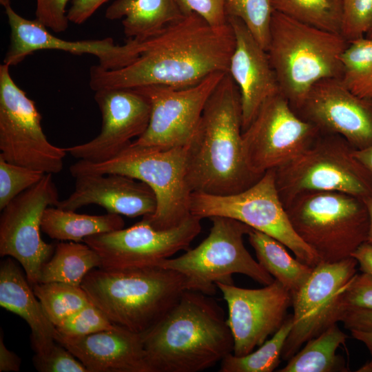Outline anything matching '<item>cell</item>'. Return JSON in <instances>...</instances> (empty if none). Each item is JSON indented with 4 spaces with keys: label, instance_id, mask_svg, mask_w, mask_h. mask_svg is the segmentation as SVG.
Returning a JSON list of instances; mask_svg holds the SVG:
<instances>
[{
    "label": "cell",
    "instance_id": "obj_17",
    "mask_svg": "<svg viewBox=\"0 0 372 372\" xmlns=\"http://www.w3.org/2000/svg\"><path fill=\"white\" fill-rule=\"evenodd\" d=\"M228 307L227 322L234 339L232 353L243 356L275 333L291 306L290 292L278 280L261 289H250L218 282Z\"/></svg>",
    "mask_w": 372,
    "mask_h": 372
},
{
    "label": "cell",
    "instance_id": "obj_46",
    "mask_svg": "<svg viewBox=\"0 0 372 372\" xmlns=\"http://www.w3.org/2000/svg\"><path fill=\"white\" fill-rule=\"evenodd\" d=\"M351 336L362 342L369 350L371 359L359 368L357 372H372V331H351Z\"/></svg>",
    "mask_w": 372,
    "mask_h": 372
},
{
    "label": "cell",
    "instance_id": "obj_43",
    "mask_svg": "<svg viewBox=\"0 0 372 372\" xmlns=\"http://www.w3.org/2000/svg\"><path fill=\"white\" fill-rule=\"evenodd\" d=\"M107 1L109 0H73L67 12L68 19L70 22L81 24Z\"/></svg>",
    "mask_w": 372,
    "mask_h": 372
},
{
    "label": "cell",
    "instance_id": "obj_19",
    "mask_svg": "<svg viewBox=\"0 0 372 372\" xmlns=\"http://www.w3.org/2000/svg\"><path fill=\"white\" fill-rule=\"evenodd\" d=\"M11 30L10 43L3 59L9 66L16 65L25 57L41 50H56L73 54H92L99 59V65L106 70H117L132 63L143 49V43L130 39L123 45H116L112 38L99 40L70 41L52 35L37 19L22 17L11 7L4 6Z\"/></svg>",
    "mask_w": 372,
    "mask_h": 372
},
{
    "label": "cell",
    "instance_id": "obj_38",
    "mask_svg": "<svg viewBox=\"0 0 372 372\" xmlns=\"http://www.w3.org/2000/svg\"><path fill=\"white\" fill-rule=\"evenodd\" d=\"M33 363L40 372H88L69 350L57 342L46 354H35Z\"/></svg>",
    "mask_w": 372,
    "mask_h": 372
},
{
    "label": "cell",
    "instance_id": "obj_23",
    "mask_svg": "<svg viewBox=\"0 0 372 372\" xmlns=\"http://www.w3.org/2000/svg\"><path fill=\"white\" fill-rule=\"evenodd\" d=\"M55 340L69 350L88 372H151L141 334L117 325L81 337L56 331Z\"/></svg>",
    "mask_w": 372,
    "mask_h": 372
},
{
    "label": "cell",
    "instance_id": "obj_24",
    "mask_svg": "<svg viewBox=\"0 0 372 372\" xmlns=\"http://www.w3.org/2000/svg\"><path fill=\"white\" fill-rule=\"evenodd\" d=\"M0 306L28 323L36 355L48 353L56 342V328L46 315L26 276L11 257L2 260L0 265Z\"/></svg>",
    "mask_w": 372,
    "mask_h": 372
},
{
    "label": "cell",
    "instance_id": "obj_26",
    "mask_svg": "<svg viewBox=\"0 0 372 372\" xmlns=\"http://www.w3.org/2000/svg\"><path fill=\"white\" fill-rule=\"evenodd\" d=\"M125 222L120 215H88L48 207L41 220V231L50 238L61 241L79 242L86 237L124 228Z\"/></svg>",
    "mask_w": 372,
    "mask_h": 372
},
{
    "label": "cell",
    "instance_id": "obj_21",
    "mask_svg": "<svg viewBox=\"0 0 372 372\" xmlns=\"http://www.w3.org/2000/svg\"><path fill=\"white\" fill-rule=\"evenodd\" d=\"M227 19L236 41L228 74L239 90L243 132L264 101L280 90L267 51L240 19L234 17Z\"/></svg>",
    "mask_w": 372,
    "mask_h": 372
},
{
    "label": "cell",
    "instance_id": "obj_41",
    "mask_svg": "<svg viewBox=\"0 0 372 372\" xmlns=\"http://www.w3.org/2000/svg\"><path fill=\"white\" fill-rule=\"evenodd\" d=\"M68 0H37L36 19L48 29L62 32L68 27L66 12Z\"/></svg>",
    "mask_w": 372,
    "mask_h": 372
},
{
    "label": "cell",
    "instance_id": "obj_35",
    "mask_svg": "<svg viewBox=\"0 0 372 372\" xmlns=\"http://www.w3.org/2000/svg\"><path fill=\"white\" fill-rule=\"evenodd\" d=\"M45 174L9 163L0 156V210L19 194L37 184Z\"/></svg>",
    "mask_w": 372,
    "mask_h": 372
},
{
    "label": "cell",
    "instance_id": "obj_5",
    "mask_svg": "<svg viewBox=\"0 0 372 372\" xmlns=\"http://www.w3.org/2000/svg\"><path fill=\"white\" fill-rule=\"evenodd\" d=\"M348 43L339 33L273 10L267 52L279 90L296 113L315 83L341 78V56Z\"/></svg>",
    "mask_w": 372,
    "mask_h": 372
},
{
    "label": "cell",
    "instance_id": "obj_20",
    "mask_svg": "<svg viewBox=\"0 0 372 372\" xmlns=\"http://www.w3.org/2000/svg\"><path fill=\"white\" fill-rule=\"evenodd\" d=\"M297 114L320 133L338 135L355 149L372 145V100L353 94L340 79L315 83Z\"/></svg>",
    "mask_w": 372,
    "mask_h": 372
},
{
    "label": "cell",
    "instance_id": "obj_25",
    "mask_svg": "<svg viewBox=\"0 0 372 372\" xmlns=\"http://www.w3.org/2000/svg\"><path fill=\"white\" fill-rule=\"evenodd\" d=\"M186 15L179 0H116L106 10L110 20L122 19L126 37L144 41Z\"/></svg>",
    "mask_w": 372,
    "mask_h": 372
},
{
    "label": "cell",
    "instance_id": "obj_49",
    "mask_svg": "<svg viewBox=\"0 0 372 372\" xmlns=\"http://www.w3.org/2000/svg\"><path fill=\"white\" fill-rule=\"evenodd\" d=\"M0 3L2 6H6L8 4H10V0H0Z\"/></svg>",
    "mask_w": 372,
    "mask_h": 372
},
{
    "label": "cell",
    "instance_id": "obj_3",
    "mask_svg": "<svg viewBox=\"0 0 372 372\" xmlns=\"http://www.w3.org/2000/svg\"><path fill=\"white\" fill-rule=\"evenodd\" d=\"M203 293L186 290L142 333L151 372H199L233 352L234 339L222 308Z\"/></svg>",
    "mask_w": 372,
    "mask_h": 372
},
{
    "label": "cell",
    "instance_id": "obj_37",
    "mask_svg": "<svg viewBox=\"0 0 372 372\" xmlns=\"http://www.w3.org/2000/svg\"><path fill=\"white\" fill-rule=\"evenodd\" d=\"M372 25V0H342L340 34L349 43L365 37Z\"/></svg>",
    "mask_w": 372,
    "mask_h": 372
},
{
    "label": "cell",
    "instance_id": "obj_33",
    "mask_svg": "<svg viewBox=\"0 0 372 372\" xmlns=\"http://www.w3.org/2000/svg\"><path fill=\"white\" fill-rule=\"evenodd\" d=\"M32 288L46 315L56 327L66 318L91 302L81 287L52 282H38Z\"/></svg>",
    "mask_w": 372,
    "mask_h": 372
},
{
    "label": "cell",
    "instance_id": "obj_7",
    "mask_svg": "<svg viewBox=\"0 0 372 372\" xmlns=\"http://www.w3.org/2000/svg\"><path fill=\"white\" fill-rule=\"evenodd\" d=\"M285 207L296 233L322 262L349 258L366 242L369 215L360 198L338 192H309Z\"/></svg>",
    "mask_w": 372,
    "mask_h": 372
},
{
    "label": "cell",
    "instance_id": "obj_50",
    "mask_svg": "<svg viewBox=\"0 0 372 372\" xmlns=\"http://www.w3.org/2000/svg\"><path fill=\"white\" fill-rule=\"evenodd\" d=\"M365 37L369 39H372V25L371 28L369 29V30L368 31V32L366 33V34L365 35Z\"/></svg>",
    "mask_w": 372,
    "mask_h": 372
},
{
    "label": "cell",
    "instance_id": "obj_48",
    "mask_svg": "<svg viewBox=\"0 0 372 372\" xmlns=\"http://www.w3.org/2000/svg\"><path fill=\"white\" fill-rule=\"evenodd\" d=\"M369 215V231L366 242L372 245V196L362 199Z\"/></svg>",
    "mask_w": 372,
    "mask_h": 372
},
{
    "label": "cell",
    "instance_id": "obj_4",
    "mask_svg": "<svg viewBox=\"0 0 372 372\" xmlns=\"http://www.w3.org/2000/svg\"><path fill=\"white\" fill-rule=\"evenodd\" d=\"M110 321L142 334L188 290L182 273L161 265L91 270L81 285Z\"/></svg>",
    "mask_w": 372,
    "mask_h": 372
},
{
    "label": "cell",
    "instance_id": "obj_29",
    "mask_svg": "<svg viewBox=\"0 0 372 372\" xmlns=\"http://www.w3.org/2000/svg\"><path fill=\"white\" fill-rule=\"evenodd\" d=\"M347 335L337 323L326 329L316 337L309 340L303 349L289 360L278 372H346L344 360L336 355Z\"/></svg>",
    "mask_w": 372,
    "mask_h": 372
},
{
    "label": "cell",
    "instance_id": "obj_9",
    "mask_svg": "<svg viewBox=\"0 0 372 372\" xmlns=\"http://www.w3.org/2000/svg\"><path fill=\"white\" fill-rule=\"evenodd\" d=\"M209 219L212 223L209 234L197 247L158 265L185 276L188 290L209 296L216 293L218 282L234 284V273L245 275L264 286L274 281L244 245L243 237L251 227L227 217Z\"/></svg>",
    "mask_w": 372,
    "mask_h": 372
},
{
    "label": "cell",
    "instance_id": "obj_6",
    "mask_svg": "<svg viewBox=\"0 0 372 372\" xmlns=\"http://www.w3.org/2000/svg\"><path fill=\"white\" fill-rule=\"evenodd\" d=\"M76 178L84 174H120L147 184L157 200L155 212L143 217L156 229L178 226L191 216L187 181V145L138 146L132 143L113 158L93 163L81 160L70 167Z\"/></svg>",
    "mask_w": 372,
    "mask_h": 372
},
{
    "label": "cell",
    "instance_id": "obj_22",
    "mask_svg": "<svg viewBox=\"0 0 372 372\" xmlns=\"http://www.w3.org/2000/svg\"><path fill=\"white\" fill-rule=\"evenodd\" d=\"M75 178L73 192L55 207L76 211L97 205L107 213L131 218L148 216L156 211V195L143 181L120 174H84Z\"/></svg>",
    "mask_w": 372,
    "mask_h": 372
},
{
    "label": "cell",
    "instance_id": "obj_47",
    "mask_svg": "<svg viewBox=\"0 0 372 372\" xmlns=\"http://www.w3.org/2000/svg\"><path fill=\"white\" fill-rule=\"evenodd\" d=\"M353 153L355 158L372 175V145L362 149H354Z\"/></svg>",
    "mask_w": 372,
    "mask_h": 372
},
{
    "label": "cell",
    "instance_id": "obj_18",
    "mask_svg": "<svg viewBox=\"0 0 372 372\" xmlns=\"http://www.w3.org/2000/svg\"><path fill=\"white\" fill-rule=\"evenodd\" d=\"M94 99L102 117L100 133L88 142L65 149L79 160L99 163L117 156L145 132L151 105L133 88L100 89L95 91Z\"/></svg>",
    "mask_w": 372,
    "mask_h": 372
},
{
    "label": "cell",
    "instance_id": "obj_15",
    "mask_svg": "<svg viewBox=\"0 0 372 372\" xmlns=\"http://www.w3.org/2000/svg\"><path fill=\"white\" fill-rule=\"evenodd\" d=\"M201 219L191 215L178 226L156 229L144 220L128 228L86 237L83 242L101 258V267L158 265L178 251L187 250L201 231Z\"/></svg>",
    "mask_w": 372,
    "mask_h": 372
},
{
    "label": "cell",
    "instance_id": "obj_39",
    "mask_svg": "<svg viewBox=\"0 0 372 372\" xmlns=\"http://www.w3.org/2000/svg\"><path fill=\"white\" fill-rule=\"evenodd\" d=\"M339 304L342 314L352 308L372 310V274H355L342 292Z\"/></svg>",
    "mask_w": 372,
    "mask_h": 372
},
{
    "label": "cell",
    "instance_id": "obj_44",
    "mask_svg": "<svg viewBox=\"0 0 372 372\" xmlns=\"http://www.w3.org/2000/svg\"><path fill=\"white\" fill-rule=\"evenodd\" d=\"M21 359L12 351L8 349L3 342L2 334L0 335V372H17L20 370Z\"/></svg>",
    "mask_w": 372,
    "mask_h": 372
},
{
    "label": "cell",
    "instance_id": "obj_2",
    "mask_svg": "<svg viewBox=\"0 0 372 372\" xmlns=\"http://www.w3.org/2000/svg\"><path fill=\"white\" fill-rule=\"evenodd\" d=\"M239 90L227 72L209 97L187 145V181L192 192L228 195L261 176L249 169L243 153Z\"/></svg>",
    "mask_w": 372,
    "mask_h": 372
},
{
    "label": "cell",
    "instance_id": "obj_10",
    "mask_svg": "<svg viewBox=\"0 0 372 372\" xmlns=\"http://www.w3.org/2000/svg\"><path fill=\"white\" fill-rule=\"evenodd\" d=\"M190 204L191 214L201 220L222 216L238 220L276 239L304 264L315 267L321 262L289 221L277 188L275 169L267 171L255 183L238 193L192 192Z\"/></svg>",
    "mask_w": 372,
    "mask_h": 372
},
{
    "label": "cell",
    "instance_id": "obj_27",
    "mask_svg": "<svg viewBox=\"0 0 372 372\" xmlns=\"http://www.w3.org/2000/svg\"><path fill=\"white\" fill-rule=\"evenodd\" d=\"M247 236L260 265L291 296L296 293L313 267L291 257L283 244L265 233L251 229Z\"/></svg>",
    "mask_w": 372,
    "mask_h": 372
},
{
    "label": "cell",
    "instance_id": "obj_8",
    "mask_svg": "<svg viewBox=\"0 0 372 372\" xmlns=\"http://www.w3.org/2000/svg\"><path fill=\"white\" fill-rule=\"evenodd\" d=\"M342 137L320 134L304 151L275 169L276 185L285 206L309 192L332 191L361 199L372 196V175Z\"/></svg>",
    "mask_w": 372,
    "mask_h": 372
},
{
    "label": "cell",
    "instance_id": "obj_32",
    "mask_svg": "<svg viewBox=\"0 0 372 372\" xmlns=\"http://www.w3.org/2000/svg\"><path fill=\"white\" fill-rule=\"evenodd\" d=\"M341 61L340 80L360 98L372 100V39L366 37L349 42Z\"/></svg>",
    "mask_w": 372,
    "mask_h": 372
},
{
    "label": "cell",
    "instance_id": "obj_45",
    "mask_svg": "<svg viewBox=\"0 0 372 372\" xmlns=\"http://www.w3.org/2000/svg\"><path fill=\"white\" fill-rule=\"evenodd\" d=\"M351 256L357 260L362 272L372 274V245L364 242Z\"/></svg>",
    "mask_w": 372,
    "mask_h": 372
},
{
    "label": "cell",
    "instance_id": "obj_1",
    "mask_svg": "<svg viewBox=\"0 0 372 372\" xmlns=\"http://www.w3.org/2000/svg\"><path fill=\"white\" fill-rule=\"evenodd\" d=\"M143 42L139 56L124 68L91 67L90 87L95 92L149 85H193L213 73L228 72L236 41L229 21L224 26L213 27L191 12Z\"/></svg>",
    "mask_w": 372,
    "mask_h": 372
},
{
    "label": "cell",
    "instance_id": "obj_40",
    "mask_svg": "<svg viewBox=\"0 0 372 372\" xmlns=\"http://www.w3.org/2000/svg\"><path fill=\"white\" fill-rule=\"evenodd\" d=\"M186 14L194 12L213 27L228 23L226 14L227 0H179Z\"/></svg>",
    "mask_w": 372,
    "mask_h": 372
},
{
    "label": "cell",
    "instance_id": "obj_34",
    "mask_svg": "<svg viewBox=\"0 0 372 372\" xmlns=\"http://www.w3.org/2000/svg\"><path fill=\"white\" fill-rule=\"evenodd\" d=\"M273 8L271 0H227V17L240 19L267 51Z\"/></svg>",
    "mask_w": 372,
    "mask_h": 372
},
{
    "label": "cell",
    "instance_id": "obj_16",
    "mask_svg": "<svg viewBox=\"0 0 372 372\" xmlns=\"http://www.w3.org/2000/svg\"><path fill=\"white\" fill-rule=\"evenodd\" d=\"M226 73H213L185 87L149 85L133 88L148 99L151 114L145 132L132 144L153 147L188 145L209 97Z\"/></svg>",
    "mask_w": 372,
    "mask_h": 372
},
{
    "label": "cell",
    "instance_id": "obj_36",
    "mask_svg": "<svg viewBox=\"0 0 372 372\" xmlns=\"http://www.w3.org/2000/svg\"><path fill=\"white\" fill-rule=\"evenodd\" d=\"M116 327L92 302L63 320L56 328L64 335L81 337Z\"/></svg>",
    "mask_w": 372,
    "mask_h": 372
},
{
    "label": "cell",
    "instance_id": "obj_12",
    "mask_svg": "<svg viewBox=\"0 0 372 372\" xmlns=\"http://www.w3.org/2000/svg\"><path fill=\"white\" fill-rule=\"evenodd\" d=\"M320 134L316 125L296 113L279 91L264 101L242 132L246 163L253 174L262 176L293 160Z\"/></svg>",
    "mask_w": 372,
    "mask_h": 372
},
{
    "label": "cell",
    "instance_id": "obj_13",
    "mask_svg": "<svg viewBox=\"0 0 372 372\" xmlns=\"http://www.w3.org/2000/svg\"><path fill=\"white\" fill-rule=\"evenodd\" d=\"M59 200L52 174H45L1 210L0 256L17 260L32 286L39 282L41 268L55 249L41 237L42 218L45 210Z\"/></svg>",
    "mask_w": 372,
    "mask_h": 372
},
{
    "label": "cell",
    "instance_id": "obj_31",
    "mask_svg": "<svg viewBox=\"0 0 372 372\" xmlns=\"http://www.w3.org/2000/svg\"><path fill=\"white\" fill-rule=\"evenodd\" d=\"M273 10L317 28L340 34L342 0H271Z\"/></svg>",
    "mask_w": 372,
    "mask_h": 372
},
{
    "label": "cell",
    "instance_id": "obj_11",
    "mask_svg": "<svg viewBox=\"0 0 372 372\" xmlns=\"http://www.w3.org/2000/svg\"><path fill=\"white\" fill-rule=\"evenodd\" d=\"M9 68L0 65V156L45 174L59 173L68 152L48 140L34 102L17 85Z\"/></svg>",
    "mask_w": 372,
    "mask_h": 372
},
{
    "label": "cell",
    "instance_id": "obj_14",
    "mask_svg": "<svg viewBox=\"0 0 372 372\" xmlns=\"http://www.w3.org/2000/svg\"><path fill=\"white\" fill-rule=\"evenodd\" d=\"M352 256L335 262H320L300 289L291 296L293 327L281 358L289 360L309 340L340 322L342 292L356 274Z\"/></svg>",
    "mask_w": 372,
    "mask_h": 372
},
{
    "label": "cell",
    "instance_id": "obj_30",
    "mask_svg": "<svg viewBox=\"0 0 372 372\" xmlns=\"http://www.w3.org/2000/svg\"><path fill=\"white\" fill-rule=\"evenodd\" d=\"M293 327L292 315L286 317L280 329L259 348L243 355L232 353L220 361V372H271L280 362L285 341Z\"/></svg>",
    "mask_w": 372,
    "mask_h": 372
},
{
    "label": "cell",
    "instance_id": "obj_42",
    "mask_svg": "<svg viewBox=\"0 0 372 372\" xmlns=\"http://www.w3.org/2000/svg\"><path fill=\"white\" fill-rule=\"evenodd\" d=\"M340 321L351 331H372V310L352 308L346 310Z\"/></svg>",
    "mask_w": 372,
    "mask_h": 372
},
{
    "label": "cell",
    "instance_id": "obj_28",
    "mask_svg": "<svg viewBox=\"0 0 372 372\" xmlns=\"http://www.w3.org/2000/svg\"><path fill=\"white\" fill-rule=\"evenodd\" d=\"M99 254L87 244L61 241L41 268L39 282H63L81 287L85 276L101 267Z\"/></svg>",
    "mask_w": 372,
    "mask_h": 372
}]
</instances>
